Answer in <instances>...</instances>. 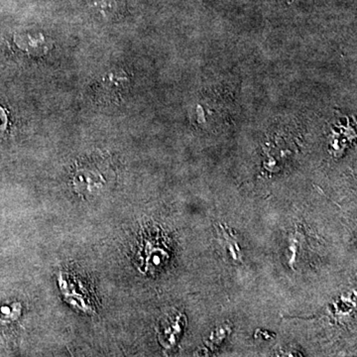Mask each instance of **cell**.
<instances>
[{
    "label": "cell",
    "instance_id": "1",
    "mask_svg": "<svg viewBox=\"0 0 357 357\" xmlns=\"http://www.w3.org/2000/svg\"><path fill=\"white\" fill-rule=\"evenodd\" d=\"M7 124V117L6 115V112H3V109L0 107V136L2 135V133L6 130Z\"/></svg>",
    "mask_w": 357,
    "mask_h": 357
}]
</instances>
